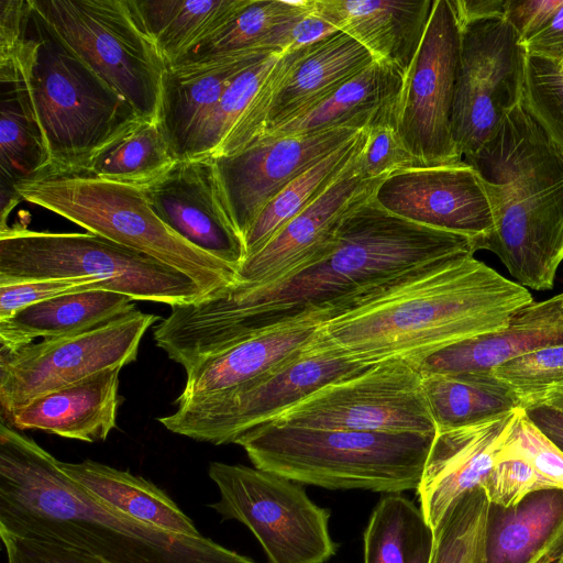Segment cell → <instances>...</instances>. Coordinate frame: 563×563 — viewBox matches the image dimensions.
<instances>
[{
    "label": "cell",
    "mask_w": 563,
    "mask_h": 563,
    "mask_svg": "<svg viewBox=\"0 0 563 563\" xmlns=\"http://www.w3.org/2000/svg\"><path fill=\"white\" fill-rule=\"evenodd\" d=\"M311 7L312 0H250L228 25L175 64L251 51L283 53L289 31Z\"/></svg>",
    "instance_id": "cell-33"
},
{
    "label": "cell",
    "mask_w": 563,
    "mask_h": 563,
    "mask_svg": "<svg viewBox=\"0 0 563 563\" xmlns=\"http://www.w3.org/2000/svg\"><path fill=\"white\" fill-rule=\"evenodd\" d=\"M109 290L106 282L96 278H48L0 285V321L19 310L58 296L87 290Z\"/></svg>",
    "instance_id": "cell-45"
},
{
    "label": "cell",
    "mask_w": 563,
    "mask_h": 563,
    "mask_svg": "<svg viewBox=\"0 0 563 563\" xmlns=\"http://www.w3.org/2000/svg\"><path fill=\"white\" fill-rule=\"evenodd\" d=\"M461 26V63L452 113V136L461 157L475 154L523 98L527 54L504 18Z\"/></svg>",
    "instance_id": "cell-15"
},
{
    "label": "cell",
    "mask_w": 563,
    "mask_h": 563,
    "mask_svg": "<svg viewBox=\"0 0 563 563\" xmlns=\"http://www.w3.org/2000/svg\"><path fill=\"white\" fill-rule=\"evenodd\" d=\"M460 24L488 18H504L506 0H450Z\"/></svg>",
    "instance_id": "cell-51"
},
{
    "label": "cell",
    "mask_w": 563,
    "mask_h": 563,
    "mask_svg": "<svg viewBox=\"0 0 563 563\" xmlns=\"http://www.w3.org/2000/svg\"><path fill=\"white\" fill-rule=\"evenodd\" d=\"M8 563H106L80 550L46 540L0 532Z\"/></svg>",
    "instance_id": "cell-46"
},
{
    "label": "cell",
    "mask_w": 563,
    "mask_h": 563,
    "mask_svg": "<svg viewBox=\"0 0 563 563\" xmlns=\"http://www.w3.org/2000/svg\"><path fill=\"white\" fill-rule=\"evenodd\" d=\"M563 344L562 295L519 309L506 328L443 347L413 362L422 376L489 372L542 347Z\"/></svg>",
    "instance_id": "cell-24"
},
{
    "label": "cell",
    "mask_w": 563,
    "mask_h": 563,
    "mask_svg": "<svg viewBox=\"0 0 563 563\" xmlns=\"http://www.w3.org/2000/svg\"><path fill=\"white\" fill-rule=\"evenodd\" d=\"M33 15L36 46L27 86L51 158L43 175L85 173L101 148L142 118Z\"/></svg>",
    "instance_id": "cell-7"
},
{
    "label": "cell",
    "mask_w": 563,
    "mask_h": 563,
    "mask_svg": "<svg viewBox=\"0 0 563 563\" xmlns=\"http://www.w3.org/2000/svg\"><path fill=\"white\" fill-rule=\"evenodd\" d=\"M141 189L175 233L238 272L245 245L227 209L212 157L178 159Z\"/></svg>",
    "instance_id": "cell-18"
},
{
    "label": "cell",
    "mask_w": 563,
    "mask_h": 563,
    "mask_svg": "<svg viewBox=\"0 0 563 563\" xmlns=\"http://www.w3.org/2000/svg\"><path fill=\"white\" fill-rule=\"evenodd\" d=\"M129 296L110 290L66 294L27 306L0 321V350L14 351L35 339L75 335L133 310Z\"/></svg>",
    "instance_id": "cell-28"
},
{
    "label": "cell",
    "mask_w": 563,
    "mask_h": 563,
    "mask_svg": "<svg viewBox=\"0 0 563 563\" xmlns=\"http://www.w3.org/2000/svg\"><path fill=\"white\" fill-rule=\"evenodd\" d=\"M372 365L333 346L319 329L296 357L274 371L232 390L177 405L175 412L158 421L173 433L196 441L234 443L243 433L275 420L322 387Z\"/></svg>",
    "instance_id": "cell-10"
},
{
    "label": "cell",
    "mask_w": 563,
    "mask_h": 563,
    "mask_svg": "<svg viewBox=\"0 0 563 563\" xmlns=\"http://www.w3.org/2000/svg\"><path fill=\"white\" fill-rule=\"evenodd\" d=\"M177 161L159 122L139 119L101 148L85 173L143 188Z\"/></svg>",
    "instance_id": "cell-37"
},
{
    "label": "cell",
    "mask_w": 563,
    "mask_h": 563,
    "mask_svg": "<svg viewBox=\"0 0 563 563\" xmlns=\"http://www.w3.org/2000/svg\"><path fill=\"white\" fill-rule=\"evenodd\" d=\"M338 31L336 27L314 10L312 0L310 11L298 20L289 31L285 52L313 44Z\"/></svg>",
    "instance_id": "cell-49"
},
{
    "label": "cell",
    "mask_w": 563,
    "mask_h": 563,
    "mask_svg": "<svg viewBox=\"0 0 563 563\" xmlns=\"http://www.w3.org/2000/svg\"><path fill=\"white\" fill-rule=\"evenodd\" d=\"M273 53L241 52L166 67L158 122L177 159L188 157L203 122L231 82L245 68Z\"/></svg>",
    "instance_id": "cell-21"
},
{
    "label": "cell",
    "mask_w": 563,
    "mask_h": 563,
    "mask_svg": "<svg viewBox=\"0 0 563 563\" xmlns=\"http://www.w3.org/2000/svg\"><path fill=\"white\" fill-rule=\"evenodd\" d=\"M121 369H103L43 395L4 422L16 430H41L90 443L103 441L117 427L118 409L122 402L119 395Z\"/></svg>",
    "instance_id": "cell-25"
},
{
    "label": "cell",
    "mask_w": 563,
    "mask_h": 563,
    "mask_svg": "<svg viewBox=\"0 0 563 563\" xmlns=\"http://www.w3.org/2000/svg\"><path fill=\"white\" fill-rule=\"evenodd\" d=\"M422 375L406 358H388L329 384L285 411L278 424L386 433L435 434Z\"/></svg>",
    "instance_id": "cell-13"
},
{
    "label": "cell",
    "mask_w": 563,
    "mask_h": 563,
    "mask_svg": "<svg viewBox=\"0 0 563 563\" xmlns=\"http://www.w3.org/2000/svg\"><path fill=\"white\" fill-rule=\"evenodd\" d=\"M58 465L93 497L126 516L173 533L202 536L168 495L141 476L91 460Z\"/></svg>",
    "instance_id": "cell-29"
},
{
    "label": "cell",
    "mask_w": 563,
    "mask_h": 563,
    "mask_svg": "<svg viewBox=\"0 0 563 563\" xmlns=\"http://www.w3.org/2000/svg\"><path fill=\"white\" fill-rule=\"evenodd\" d=\"M563 525V489H540L517 505L489 504L486 563H533Z\"/></svg>",
    "instance_id": "cell-30"
},
{
    "label": "cell",
    "mask_w": 563,
    "mask_h": 563,
    "mask_svg": "<svg viewBox=\"0 0 563 563\" xmlns=\"http://www.w3.org/2000/svg\"><path fill=\"white\" fill-rule=\"evenodd\" d=\"M488 508L482 487L460 496L433 529L430 563H486Z\"/></svg>",
    "instance_id": "cell-38"
},
{
    "label": "cell",
    "mask_w": 563,
    "mask_h": 563,
    "mask_svg": "<svg viewBox=\"0 0 563 563\" xmlns=\"http://www.w3.org/2000/svg\"><path fill=\"white\" fill-rule=\"evenodd\" d=\"M522 103L563 150V65L527 56Z\"/></svg>",
    "instance_id": "cell-41"
},
{
    "label": "cell",
    "mask_w": 563,
    "mask_h": 563,
    "mask_svg": "<svg viewBox=\"0 0 563 563\" xmlns=\"http://www.w3.org/2000/svg\"><path fill=\"white\" fill-rule=\"evenodd\" d=\"M360 132L339 128L286 135L265 134L233 155L213 158L227 209L243 241L271 200Z\"/></svg>",
    "instance_id": "cell-16"
},
{
    "label": "cell",
    "mask_w": 563,
    "mask_h": 563,
    "mask_svg": "<svg viewBox=\"0 0 563 563\" xmlns=\"http://www.w3.org/2000/svg\"><path fill=\"white\" fill-rule=\"evenodd\" d=\"M461 63V26L450 0H434L420 47L404 77L395 128L424 166L459 163L452 113Z\"/></svg>",
    "instance_id": "cell-14"
},
{
    "label": "cell",
    "mask_w": 563,
    "mask_h": 563,
    "mask_svg": "<svg viewBox=\"0 0 563 563\" xmlns=\"http://www.w3.org/2000/svg\"><path fill=\"white\" fill-rule=\"evenodd\" d=\"M434 434L294 427L266 422L234 442L254 467L327 489H417Z\"/></svg>",
    "instance_id": "cell-5"
},
{
    "label": "cell",
    "mask_w": 563,
    "mask_h": 563,
    "mask_svg": "<svg viewBox=\"0 0 563 563\" xmlns=\"http://www.w3.org/2000/svg\"><path fill=\"white\" fill-rule=\"evenodd\" d=\"M280 54L273 53L262 57L231 82L203 122L187 158L213 155L247 109Z\"/></svg>",
    "instance_id": "cell-39"
},
{
    "label": "cell",
    "mask_w": 563,
    "mask_h": 563,
    "mask_svg": "<svg viewBox=\"0 0 563 563\" xmlns=\"http://www.w3.org/2000/svg\"><path fill=\"white\" fill-rule=\"evenodd\" d=\"M30 3L140 118L158 121L166 64L131 0H30Z\"/></svg>",
    "instance_id": "cell-9"
},
{
    "label": "cell",
    "mask_w": 563,
    "mask_h": 563,
    "mask_svg": "<svg viewBox=\"0 0 563 563\" xmlns=\"http://www.w3.org/2000/svg\"><path fill=\"white\" fill-rule=\"evenodd\" d=\"M522 409L531 422L563 452V409L545 402Z\"/></svg>",
    "instance_id": "cell-50"
},
{
    "label": "cell",
    "mask_w": 563,
    "mask_h": 563,
    "mask_svg": "<svg viewBox=\"0 0 563 563\" xmlns=\"http://www.w3.org/2000/svg\"><path fill=\"white\" fill-rule=\"evenodd\" d=\"M321 322L291 320L263 329L186 371L177 405L232 390L296 357L318 334Z\"/></svg>",
    "instance_id": "cell-22"
},
{
    "label": "cell",
    "mask_w": 563,
    "mask_h": 563,
    "mask_svg": "<svg viewBox=\"0 0 563 563\" xmlns=\"http://www.w3.org/2000/svg\"><path fill=\"white\" fill-rule=\"evenodd\" d=\"M158 320L135 309L86 332L0 350L2 420L43 395L134 362L144 334Z\"/></svg>",
    "instance_id": "cell-12"
},
{
    "label": "cell",
    "mask_w": 563,
    "mask_h": 563,
    "mask_svg": "<svg viewBox=\"0 0 563 563\" xmlns=\"http://www.w3.org/2000/svg\"><path fill=\"white\" fill-rule=\"evenodd\" d=\"M433 4L434 0H313L320 15L404 77L423 40Z\"/></svg>",
    "instance_id": "cell-23"
},
{
    "label": "cell",
    "mask_w": 563,
    "mask_h": 563,
    "mask_svg": "<svg viewBox=\"0 0 563 563\" xmlns=\"http://www.w3.org/2000/svg\"><path fill=\"white\" fill-rule=\"evenodd\" d=\"M482 488L489 504L510 507L532 492L554 487L526 457L504 445Z\"/></svg>",
    "instance_id": "cell-42"
},
{
    "label": "cell",
    "mask_w": 563,
    "mask_h": 563,
    "mask_svg": "<svg viewBox=\"0 0 563 563\" xmlns=\"http://www.w3.org/2000/svg\"><path fill=\"white\" fill-rule=\"evenodd\" d=\"M373 197L398 217L468 236L476 241V246L494 227L483 181L464 159L394 173L378 184Z\"/></svg>",
    "instance_id": "cell-17"
},
{
    "label": "cell",
    "mask_w": 563,
    "mask_h": 563,
    "mask_svg": "<svg viewBox=\"0 0 563 563\" xmlns=\"http://www.w3.org/2000/svg\"><path fill=\"white\" fill-rule=\"evenodd\" d=\"M561 295H562V305H563V292H561Z\"/></svg>",
    "instance_id": "cell-54"
},
{
    "label": "cell",
    "mask_w": 563,
    "mask_h": 563,
    "mask_svg": "<svg viewBox=\"0 0 563 563\" xmlns=\"http://www.w3.org/2000/svg\"><path fill=\"white\" fill-rule=\"evenodd\" d=\"M434 531L401 493L385 494L364 531V563H430Z\"/></svg>",
    "instance_id": "cell-35"
},
{
    "label": "cell",
    "mask_w": 563,
    "mask_h": 563,
    "mask_svg": "<svg viewBox=\"0 0 563 563\" xmlns=\"http://www.w3.org/2000/svg\"><path fill=\"white\" fill-rule=\"evenodd\" d=\"M464 161L478 173L494 219L478 251L497 255L525 288L552 289L563 261V150L521 101Z\"/></svg>",
    "instance_id": "cell-4"
},
{
    "label": "cell",
    "mask_w": 563,
    "mask_h": 563,
    "mask_svg": "<svg viewBox=\"0 0 563 563\" xmlns=\"http://www.w3.org/2000/svg\"><path fill=\"white\" fill-rule=\"evenodd\" d=\"M250 0H131L166 67L228 25Z\"/></svg>",
    "instance_id": "cell-32"
},
{
    "label": "cell",
    "mask_w": 563,
    "mask_h": 563,
    "mask_svg": "<svg viewBox=\"0 0 563 563\" xmlns=\"http://www.w3.org/2000/svg\"><path fill=\"white\" fill-rule=\"evenodd\" d=\"M563 0H506L505 16L521 42L541 30Z\"/></svg>",
    "instance_id": "cell-47"
},
{
    "label": "cell",
    "mask_w": 563,
    "mask_h": 563,
    "mask_svg": "<svg viewBox=\"0 0 563 563\" xmlns=\"http://www.w3.org/2000/svg\"><path fill=\"white\" fill-rule=\"evenodd\" d=\"M373 195L345 213L323 256L262 287L228 288L170 307L153 331L156 346L188 369L263 329L301 319L322 323L338 307L401 273L477 252L475 240L408 221Z\"/></svg>",
    "instance_id": "cell-1"
},
{
    "label": "cell",
    "mask_w": 563,
    "mask_h": 563,
    "mask_svg": "<svg viewBox=\"0 0 563 563\" xmlns=\"http://www.w3.org/2000/svg\"><path fill=\"white\" fill-rule=\"evenodd\" d=\"M504 445L526 457L554 488L563 489V452L531 422L522 408L516 411Z\"/></svg>",
    "instance_id": "cell-44"
},
{
    "label": "cell",
    "mask_w": 563,
    "mask_h": 563,
    "mask_svg": "<svg viewBox=\"0 0 563 563\" xmlns=\"http://www.w3.org/2000/svg\"><path fill=\"white\" fill-rule=\"evenodd\" d=\"M365 140L366 131H361L271 200L244 236L246 257L260 251L287 222L320 198L355 162Z\"/></svg>",
    "instance_id": "cell-36"
},
{
    "label": "cell",
    "mask_w": 563,
    "mask_h": 563,
    "mask_svg": "<svg viewBox=\"0 0 563 563\" xmlns=\"http://www.w3.org/2000/svg\"><path fill=\"white\" fill-rule=\"evenodd\" d=\"M539 402L563 409V383L550 389Z\"/></svg>",
    "instance_id": "cell-53"
},
{
    "label": "cell",
    "mask_w": 563,
    "mask_h": 563,
    "mask_svg": "<svg viewBox=\"0 0 563 563\" xmlns=\"http://www.w3.org/2000/svg\"><path fill=\"white\" fill-rule=\"evenodd\" d=\"M402 82L404 76L395 67L375 60L314 109L266 134L286 135L339 128L367 131L388 122L395 124Z\"/></svg>",
    "instance_id": "cell-27"
},
{
    "label": "cell",
    "mask_w": 563,
    "mask_h": 563,
    "mask_svg": "<svg viewBox=\"0 0 563 563\" xmlns=\"http://www.w3.org/2000/svg\"><path fill=\"white\" fill-rule=\"evenodd\" d=\"M51 158L30 96L27 79L0 80V185L48 172Z\"/></svg>",
    "instance_id": "cell-34"
},
{
    "label": "cell",
    "mask_w": 563,
    "mask_h": 563,
    "mask_svg": "<svg viewBox=\"0 0 563 563\" xmlns=\"http://www.w3.org/2000/svg\"><path fill=\"white\" fill-rule=\"evenodd\" d=\"M354 165L355 162L260 251L246 257L236 272L235 284L230 288L243 290L272 284L329 252L345 213L371 197L382 181L362 178Z\"/></svg>",
    "instance_id": "cell-19"
},
{
    "label": "cell",
    "mask_w": 563,
    "mask_h": 563,
    "mask_svg": "<svg viewBox=\"0 0 563 563\" xmlns=\"http://www.w3.org/2000/svg\"><path fill=\"white\" fill-rule=\"evenodd\" d=\"M15 190L23 200L90 233L181 272L207 297L235 284L236 272L175 233L156 214L139 187L79 173L42 175L20 181Z\"/></svg>",
    "instance_id": "cell-6"
},
{
    "label": "cell",
    "mask_w": 563,
    "mask_h": 563,
    "mask_svg": "<svg viewBox=\"0 0 563 563\" xmlns=\"http://www.w3.org/2000/svg\"><path fill=\"white\" fill-rule=\"evenodd\" d=\"M209 477L220 493L210 507L223 519L246 526L268 563H324L338 544L329 531L331 512L314 504L301 484L241 464L212 462Z\"/></svg>",
    "instance_id": "cell-11"
},
{
    "label": "cell",
    "mask_w": 563,
    "mask_h": 563,
    "mask_svg": "<svg viewBox=\"0 0 563 563\" xmlns=\"http://www.w3.org/2000/svg\"><path fill=\"white\" fill-rule=\"evenodd\" d=\"M0 532L60 543L106 563H255L203 536L173 533L103 504L2 420Z\"/></svg>",
    "instance_id": "cell-3"
},
{
    "label": "cell",
    "mask_w": 563,
    "mask_h": 563,
    "mask_svg": "<svg viewBox=\"0 0 563 563\" xmlns=\"http://www.w3.org/2000/svg\"><path fill=\"white\" fill-rule=\"evenodd\" d=\"M533 563H563V525Z\"/></svg>",
    "instance_id": "cell-52"
},
{
    "label": "cell",
    "mask_w": 563,
    "mask_h": 563,
    "mask_svg": "<svg viewBox=\"0 0 563 563\" xmlns=\"http://www.w3.org/2000/svg\"><path fill=\"white\" fill-rule=\"evenodd\" d=\"M521 44L527 56L541 57L563 65V2L545 25Z\"/></svg>",
    "instance_id": "cell-48"
},
{
    "label": "cell",
    "mask_w": 563,
    "mask_h": 563,
    "mask_svg": "<svg viewBox=\"0 0 563 563\" xmlns=\"http://www.w3.org/2000/svg\"><path fill=\"white\" fill-rule=\"evenodd\" d=\"M421 386L437 431L479 424L522 408L517 393L490 371L424 375Z\"/></svg>",
    "instance_id": "cell-31"
},
{
    "label": "cell",
    "mask_w": 563,
    "mask_h": 563,
    "mask_svg": "<svg viewBox=\"0 0 563 563\" xmlns=\"http://www.w3.org/2000/svg\"><path fill=\"white\" fill-rule=\"evenodd\" d=\"M533 301L530 291L476 260L456 256L401 273L333 310L320 333L366 364L416 361L493 333Z\"/></svg>",
    "instance_id": "cell-2"
},
{
    "label": "cell",
    "mask_w": 563,
    "mask_h": 563,
    "mask_svg": "<svg viewBox=\"0 0 563 563\" xmlns=\"http://www.w3.org/2000/svg\"><path fill=\"white\" fill-rule=\"evenodd\" d=\"M516 411L479 424L435 432L416 489L432 529L460 496L482 487L505 444Z\"/></svg>",
    "instance_id": "cell-20"
},
{
    "label": "cell",
    "mask_w": 563,
    "mask_h": 563,
    "mask_svg": "<svg viewBox=\"0 0 563 563\" xmlns=\"http://www.w3.org/2000/svg\"><path fill=\"white\" fill-rule=\"evenodd\" d=\"M424 166L404 145L393 122L366 131V140L355 161V172L367 180H383L389 175Z\"/></svg>",
    "instance_id": "cell-43"
},
{
    "label": "cell",
    "mask_w": 563,
    "mask_h": 563,
    "mask_svg": "<svg viewBox=\"0 0 563 563\" xmlns=\"http://www.w3.org/2000/svg\"><path fill=\"white\" fill-rule=\"evenodd\" d=\"M374 62L362 44L342 31L311 44L274 92L264 134L314 109Z\"/></svg>",
    "instance_id": "cell-26"
},
{
    "label": "cell",
    "mask_w": 563,
    "mask_h": 563,
    "mask_svg": "<svg viewBox=\"0 0 563 563\" xmlns=\"http://www.w3.org/2000/svg\"><path fill=\"white\" fill-rule=\"evenodd\" d=\"M88 277L133 300L173 306L206 298L181 272L93 233L0 230V285Z\"/></svg>",
    "instance_id": "cell-8"
},
{
    "label": "cell",
    "mask_w": 563,
    "mask_h": 563,
    "mask_svg": "<svg viewBox=\"0 0 563 563\" xmlns=\"http://www.w3.org/2000/svg\"><path fill=\"white\" fill-rule=\"evenodd\" d=\"M490 372L517 393L522 408L538 404L550 389L563 383V344L521 354Z\"/></svg>",
    "instance_id": "cell-40"
}]
</instances>
